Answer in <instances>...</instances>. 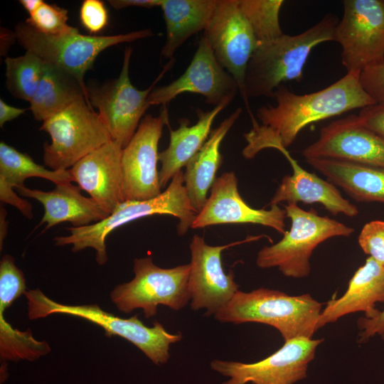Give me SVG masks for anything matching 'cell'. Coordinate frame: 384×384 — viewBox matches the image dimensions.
I'll return each instance as SVG.
<instances>
[{
    "label": "cell",
    "instance_id": "cell-1",
    "mask_svg": "<svg viewBox=\"0 0 384 384\" xmlns=\"http://www.w3.org/2000/svg\"><path fill=\"white\" fill-rule=\"evenodd\" d=\"M360 74L347 73L331 85L304 95L279 86L273 95L276 104L257 110L261 124L252 120V129L244 134L247 142L242 151L244 157L252 159L266 148L287 149L307 125L375 104L363 89Z\"/></svg>",
    "mask_w": 384,
    "mask_h": 384
},
{
    "label": "cell",
    "instance_id": "cell-2",
    "mask_svg": "<svg viewBox=\"0 0 384 384\" xmlns=\"http://www.w3.org/2000/svg\"><path fill=\"white\" fill-rule=\"evenodd\" d=\"M336 16L328 14L318 23L297 35L284 34L268 43L258 46L246 70L245 79V106L251 119L250 97H273L282 83L303 77V69L311 50L318 45L334 41L338 23Z\"/></svg>",
    "mask_w": 384,
    "mask_h": 384
},
{
    "label": "cell",
    "instance_id": "cell-3",
    "mask_svg": "<svg viewBox=\"0 0 384 384\" xmlns=\"http://www.w3.org/2000/svg\"><path fill=\"white\" fill-rule=\"evenodd\" d=\"M322 304L309 294L292 296L283 292L260 287L245 292L238 290L213 316L221 323H260L274 327L284 341L304 337L312 338Z\"/></svg>",
    "mask_w": 384,
    "mask_h": 384
},
{
    "label": "cell",
    "instance_id": "cell-4",
    "mask_svg": "<svg viewBox=\"0 0 384 384\" xmlns=\"http://www.w3.org/2000/svg\"><path fill=\"white\" fill-rule=\"evenodd\" d=\"M197 214L190 203L181 170L158 196L145 201H125L102 221L66 228L70 235L57 236L54 242L57 246L73 245L74 252L92 248L96 250V261L103 265L107 261L106 238L119 227L149 215H169L178 218V234L183 235L191 228Z\"/></svg>",
    "mask_w": 384,
    "mask_h": 384
},
{
    "label": "cell",
    "instance_id": "cell-5",
    "mask_svg": "<svg viewBox=\"0 0 384 384\" xmlns=\"http://www.w3.org/2000/svg\"><path fill=\"white\" fill-rule=\"evenodd\" d=\"M284 208L291 228L279 242L258 252L256 265L260 268L277 267L285 277L304 278L311 272L309 260L319 245L332 238L349 237L354 232L344 223L319 215L313 208L305 210L295 203Z\"/></svg>",
    "mask_w": 384,
    "mask_h": 384
},
{
    "label": "cell",
    "instance_id": "cell-6",
    "mask_svg": "<svg viewBox=\"0 0 384 384\" xmlns=\"http://www.w3.org/2000/svg\"><path fill=\"white\" fill-rule=\"evenodd\" d=\"M28 314L31 320L53 314L75 316L101 326L107 336H120L141 350L155 365L167 363L170 346L181 341L182 335L169 333L161 324L155 321L146 326L137 315L123 319L102 309L97 304L67 305L46 297L39 289L27 290Z\"/></svg>",
    "mask_w": 384,
    "mask_h": 384
},
{
    "label": "cell",
    "instance_id": "cell-7",
    "mask_svg": "<svg viewBox=\"0 0 384 384\" xmlns=\"http://www.w3.org/2000/svg\"><path fill=\"white\" fill-rule=\"evenodd\" d=\"M14 33L26 50L74 77L87 92L85 74L92 68L100 53L114 45L153 36L150 29L112 36H90L80 33L78 28L52 36L38 32L26 22L16 25Z\"/></svg>",
    "mask_w": 384,
    "mask_h": 384
},
{
    "label": "cell",
    "instance_id": "cell-8",
    "mask_svg": "<svg viewBox=\"0 0 384 384\" xmlns=\"http://www.w3.org/2000/svg\"><path fill=\"white\" fill-rule=\"evenodd\" d=\"M49 134L43 159L50 170H68L80 160L112 140L99 114L82 97L43 122Z\"/></svg>",
    "mask_w": 384,
    "mask_h": 384
},
{
    "label": "cell",
    "instance_id": "cell-9",
    "mask_svg": "<svg viewBox=\"0 0 384 384\" xmlns=\"http://www.w3.org/2000/svg\"><path fill=\"white\" fill-rule=\"evenodd\" d=\"M134 278L117 285L110 299L124 313L142 309L146 319L157 314L159 305L178 311L191 301L188 282L190 265L161 268L153 262L152 256L134 260Z\"/></svg>",
    "mask_w": 384,
    "mask_h": 384
},
{
    "label": "cell",
    "instance_id": "cell-10",
    "mask_svg": "<svg viewBox=\"0 0 384 384\" xmlns=\"http://www.w3.org/2000/svg\"><path fill=\"white\" fill-rule=\"evenodd\" d=\"M132 53L130 46L125 48L122 70L117 78L100 86L87 87L90 104L98 110L112 140L122 148L133 137L142 117L150 106L148 97L154 85L174 63V58L170 60L151 86L141 90L132 84L129 78Z\"/></svg>",
    "mask_w": 384,
    "mask_h": 384
},
{
    "label": "cell",
    "instance_id": "cell-11",
    "mask_svg": "<svg viewBox=\"0 0 384 384\" xmlns=\"http://www.w3.org/2000/svg\"><path fill=\"white\" fill-rule=\"evenodd\" d=\"M334 41L347 73L384 61V0H344Z\"/></svg>",
    "mask_w": 384,
    "mask_h": 384
},
{
    "label": "cell",
    "instance_id": "cell-12",
    "mask_svg": "<svg viewBox=\"0 0 384 384\" xmlns=\"http://www.w3.org/2000/svg\"><path fill=\"white\" fill-rule=\"evenodd\" d=\"M323 338L299 337L284 341L265 358L245 363L214 359L210 368L228 378L221 384H294L306 377L309 363Z\"/></svg>",
    "mask_w": 384,
    "mask_h": 384
},
{
    "label": "cell",
    "instance_id": "cell-13",
    "mask_svg": "<svg viewBox=\"0 0 384 384\" xmlns=\"http://www.w3.org/2000/svg\"><path fill=\"white\" fill-rule=\"evenodd\" d=\"M250 236L240 241L218 246L207 244L203 237L194 235L189 245L190 274L188 282L193 310H206V316L214 315L239 290L231 270L226 274L222 264L223 250L242 243L258 240Z\"/></svg>",
    "mask_w": 384,
    "mask_h": 384
},
{
    "label": "cell",
    "instance_id": "cell-14",
    "mask_svg": "<svg viewBox=\"0 0 384 384\" xmlns=\"http://www.w3.org/2000/svg\"><path fill=\"white\" fill-rule=\"evenodd\" d=\"M169 125L166 107L159 116L145 115L122 149L123 192L126 201H145L161 194L158 145L164 126Z\"/></svg>",
    "mask_w": 384,
    "mask_h": 384
},
{
    "label": "cell",
    "instance_id": "cell-15",
    "mask_svg": "<svg viewBox=\"0 0 384 384\" xmlns=\"http://www.w3.org/2000/svg\"><path fill=\"white\" fill-rule=\"evenodd\" d=\"M203 36L219 64L235 80L245 104L246 70L258 43L238 0H217Z\"/></svg>",
    "mask_w": 384,
    "mask_h": 384
},
{
    "label": "cell",
    "instance_id": "cell-16",
    "mask_svg": "<svg viewBox=\"0 0 384 384\" xmlns=\"http://www.w3.org/2000/svg\"><path fill=\"white\" fill-rule=\"evenodd\" d=\"M238 91L235 80L219 64L203 35L185 72L169 85L154 88L148 102L166 107L178 95L190 92L203 96L206 103L216 107L230 103Z\"/></svg>",
    "mask_w": 384,
    "mask_h": 384
},
{
    "label": "cell",
    "instance_id": "cell-17",
    "mask_svg": "<svg viewBox=\"0 0 384 384\" xmlns=\"http://www.w3.org/2000/svg\"><path fill=\"white\" fill-rule=\"evenodd\" d=\"M302 154L305 159H331L384 169V139L366 127L358 114H351L322 127Z\"/></svg>",
    "mask_w": 384,
    "mask_h": 384
},
{
    "label": "cell",
    "instance_id": "cell-18",
    "mask_svg": "<svg viewBox=\"0 0 384 384\" xmlns=\"http://www.w3.org/2000/svg\"><path fill=\"white\" fill-rule=\"evenodd\" d=\"M286 210L279 205L270 209L250 207L241 197L234 172L216 178L210 196L192 223L191 228H203L221 224L252 223L273 228L284 235Z\"/></svg>",
    "mask_w": 384,
    "mask_h": 384
},
{
    "label": "cell",
    "instance_id": "cell-19",
    "mask_svg": "<svg viewBox=\"0 0 384 384\" xmlns=\"http://www.w3.org/2000/svg\"><path fill=\"white\" fill-rule=\"evenodd\" d=\"M123 148L111 140L69 169L73 181L110 215L124 202L122 170Z\"/></svg>",
    "mask_w": 384,
    "mask_h": 384
},
{
    "label": "cell",
    "instance_id": "cell-20",
    "mask_svg": "<svg viewBox=\"0 0 384 384\" xmlns=\"http://www.w3.org/2000/svg\"><path fill=\"white\" fill-rule=\"evenodd\" d=\"M274 149L287 159L292 168V174L283 176L268 206L284 202L287 204L319 203L335 215L343 214L355 217L358 215V207L345 198L335 185L302 168L287 149L280 146Z\"/></svg>",
    "mask_w": 384,
    "mask_h": 384
},
{
    "label": "cell",
    "instance_id": "cell-21",
    "mask_svg": "<svg viewBox=\"0 0 384 384\" xmlns=\"http://www.w3.org/2000/svg\"><path fill=\"white\" fill-rule=\"evenodd\" d=\"M16 189L21 196L33 198L43 205L44 214L36 226L46 224L43 233L63 222H69L73 227H82L102 221L109 215L92 198L83 196L80 187L71 182L56 184L50 191L25 186Z\"/></svg>",
    "mask_w": 384,
    "mask_h": 384
},
{
    "label": "cell",
    "instance_id": "cell-22",
    "mask_svg": "<svg viewBox=\"0 0 384 384\" xmlns=\"http://www.w3.org/2000/svg\"><path fill=\"white\" fill-rule=\"evenodd\" d=\"M378 302H384V267L368 257L349 280L345 293L327 302L318 330L349 314L361 311L365 317L372 318L379 311L375 307Z\"/></svg>",
    "mask_w": 384,
    "mask_h": 384
},
{
    "label": "cell",
    "instance_id": "cell-23",
    "mask_svg": "<svg viewBox=\"0 0 384 384\" xmlns=\"http://www.w3.org/2000/svg\"><path fill=\"white\" fill-rule=\"evenodd\" d=\"M229 104L225 102L207 111L197 109L196 112L198 119L194 124L189 126L188 119H181L176 129L169 127V146L159 154L161 188L165 187L200 151L210 136L214 119Z\"/></svg>",
    "mask_w": 384,
    "mask_h": 384
},
{
    "label": "cell",
    "instance_id": "cell-24",
    "mask_svg": "<svg viewBox=\"0 0 384 384\" xmlns=\"http://www.w3.org/2000/svg\"><path fill=\"white\" fill-rule=\"evenodd\" d=\"M241 113L240 107L236 109L212 130L202 148L186 166L184 186L190 203L197 213L204 206L208 191L211 189L216 179V173L222 164L223 156L220 151L221 143Z\"/></svg>",
    "mask_w": 384,
    "mask_h": 384
},
{
    "label": "cell",
    "instance_id": "cell-25",
    "mask_svg": "<svg viewBox=\"0 0 384 384\" xmlns=\"http://www.w3.org/2000/svg\"><path fill=\"white\" fill-rule=\"evenodd\" d=\"M306 161L355 201L384 203V169L331 159Z\"/></svg>",
    "mask_w": 384,
    "mask_h": 384
},
{
    "label": "cell",
    "instance_id": "cell-26",
    "mask_svg": "<svg viewBox=\"0 0 384 384\" xmlns=\"http://www.w3.org/2000/svg\"><path fill=\"white\" fill-rule=\"evenodd\" d=\"M217 0H161L159 6L166 23V38L161 52L164 58L174 54L193 35L206 28Z\"/></svg>",
    "mask_w": 384,
    "mask_h": 384
},
{
    "label": "cell",
    "instance_id": "cell-27",
    "mask_svg": "<svg viewBox=\"0 0 384 384\" xmlns=\"http://www.w3.org/2000/svg\"><path fill=\"white\" fill-rule=\"evenodd\" d=\"M82 97L90 104L87 92L74 77L44 61L43 75L29 109L36 119L43 122Z\"/></svg>",
    "mask_w": 384,
    "mask_h": 384
},
{
    "label": "cell",
    "instance_id": "cell-28",
    "mask_svg": "<svg viewBox=\"0 0 384 384\" xmlns=\"http://www.w3.org/2000/svg\"><path fill=\"white\" fill-rule=\"evenodd\" d=\"M39 177L55 185L72 182L68 170L53 171L36 163L26 154L22 153L4 142H0V189H14L24 186V181Z\"/></svg>",
    "mask_w": 384,
    "mask_h": 384
},
{
    "label": "cell",
    "instance_id": "cell-29",
    "mask_svg": "<svg viewBox=\"0 0 384 384\" xmlns=\"http://www.w3.org/2000/svg\"><path fill=\"white\" fill-rule=\"evenodd\" d=\"M6 85L15 97L30 102L41 80L44 61L31 51L5 59Z\"/></svg>",
    "mask_w": 384,
    "mask_h": 384
},
{
    "label": "cell",
    "instance_id": "cell-30",
    "mask_svg": "<svg viewBox=\"0 0 384 384\" xmlns=\"http://www.w3.org/2000/svg\"><path fill=\"white\" fill-rule=\"evenodd\" d=\"M283 0H238V7L249 23L258 46L272 42L284 33L279 23Z\"/></svg>",
    "mask_w": 384,
    "mask_h": 384
},
{
    "label": "cell",
    "instance_id": "cell-31",
    "mask_svg": "<svg viewBox=\"0 0 384 384\" xmlns=\"http://www.w3.org/2000/svg\"><path fill=\"white\" fill-rule=\"evenodd\" d=\"M68 10L64 8L43 2L25 22L39 33L59 35L76 28L68 24Z\"/></svg>",
    "mask_w": 384,
    "mask_h": 384
},
{
    "label": "cell",
    "instance_id": "cell-32",
    "mask_svg": "<svg viewBox=\"0 0 384 384\" xmlns=\"http://www.w3.org/2000/svg\"><path fill=\"white\" fill-rule=\"evenodd\" d=\"M362 250L384 267V220H371L366 223L358 235Z\"/></svg>",
    "mask_w": 384,
    "mask_h": 384
},
{
    "label": "cell",
    "instance_id": "cell-33",
    "mask_svg": "<svg viewBox=\"0 0 384 384\" xmlns=\"http://www.w3.org/2000/svg\"><path fill=\"white\" fill-rule=\"evenodd\" d=\"M79 17L82 26L90 33L100 32L109 21L107 9L100 0L83 1L80 8Z\"/></svg>",
    "mask_w": 384,
    "mask_h": 384
},
{
    "label": "cell",
    "instance_id": "cell-34",
    "mask_svg": "<svg viewBox=\"0 0 384 384\" xmlns=\"http://www.w3.org/2000/svg\"><path fill=\"white\" fill-rule=\"evenodd\" d=\"M360 82L375 104H384V61L364 68L360 74Z\"/></svg>",
    "mask_w": 384,
    "mask_h": 384
},
{
    "label": "cell",
    "instance_id": "cell-35",
    "mask_svg": "<svg viewBox=\"0 0 384 384\" xmlns=\"http://www.w3.org/2000/svg\"><path fill=\"white\" fill-rule=\"evenodd\" d=\"M360 330L358 342L363 343L370 338L379 336L384 338V309L380 311L372 318L362 316L357 321Z\"/></svg>",
    "mask_w": 384,
    "mask_h": 384
},
{
    "label": "cell",
    "instance_id": "cell-36",
    "mask_svg": "<svg viewBox=\"0 0 384 384\" xmlns=\"http://www.w3.org/2000/svg\"><path fill=\"white\" fill-rule=\"evenodd\" d=\"M358 116L366 127L384 139V104L362 108Z\"/></svg>",
    "mask_w": 384,
    "mask_h": 384
},
{
    "label": "cell",
    "instance_id": "cell-37",
    "mask_svg": "<svg viewBox=\"0 0 384 384\" xmlns=\"http://www.w3.org/2000/svg\"><path fill=\"white\" fill-rule=\"evenodd\" d=\"M161 0H110L108 2L115 9L137 6L150 9L159 6Z\"/></svg>",
    "mask_w": 384,
    "mask_h": 384
},
{
    "label": "cell",
    "instance_id": "cell-38",
    "mask_svg": "<svg viewBox=\"0 0 384 384\" xmlns=\"http://www.w3.org/2000/svg\"><path fill=\"white\" fill-rule=\"evenodd\" d=\"M26 112L25 109L13 107L0 100V127L2 128L7 122L13 120Z\"/></svg>",
    "mask_w": 384,
    "mask_h": 384
},
{
    "label": "cell",
    "instance_id": "cell-39",
    "mask_svg": "<svg viewBox=\"0 0 384 384\" xmlns=\"http://www.w3.org/2000/svg\"><path fill=\"white\" fill-rule=\"evenodd\" d=\"M6 211L4 208L1 206V214H0V245L1 250L2 249V244L4 238H6L7 233L8 222L6 220Z\"/></svg>",
    "mask_w": 384,
    "mask_h": 384
},
{
    "label": "cell",
    "instance_id": "cell-40",
    "mask_svg": "<svg viewBox=\"0 0 384 384\" xmlns=\"http://www.w3.org/2000/svg\"><path fill=\"white\" fill-rule=\"evenodd\" d=\"M44 1L42 0H20L19 3L29 15L36 11Z\"/></svg>",
    "mask_w": 384,
    "mask_h": 384
}]
</instances>
